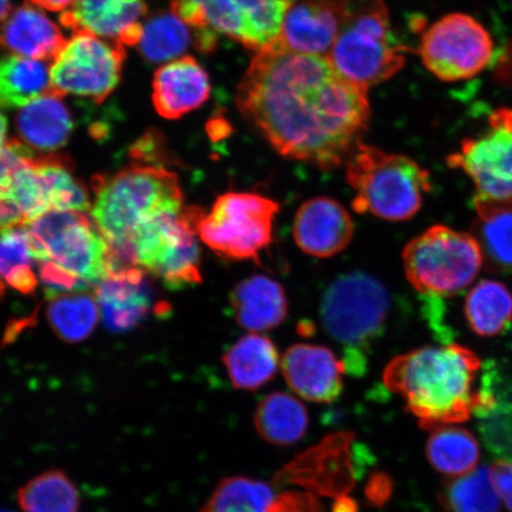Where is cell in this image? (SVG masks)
I'll return each instance as SVG.
<instances>
[{"mask_svg":"<svg viewBox=\"0 0 512 512\" xmlns=\"http://www.w3.org/2000/svg\"><path fill=\"white\" fill-rule=\"evenodd\" d=\"M349 211L329 197H315L299 207L293 220V239L299 249L315 258H331L354 238Z\"/></svg>","mask_w":512,"mask_h":512,"instance_id":"16","label":"cell"},{"mask_svg":"<svg viewBox=\"0 0 512 512\" xmlns=\"http://www.w3.org/2000/svg\"><path fill=\"white\" fill-rule=\"evenodd\" d=\"M402 261L415 290L437 298L469 288L485 264L475 236L439 224L409 241Z\"/></svg>","mask_w":512,"mask_h":512,"instance_id":"8","label":"cell"},{"mask_svg":"<svg viewBox=\"0 0 512 512\" xmlns=\"http://www.w3.org/2000/svg\"><path fill=\"white\" fill-rule=\"evenodd\" d=\"M32 3L40 8L49 11H66L76 0H31Z\"/></svg>","mask_w":512,"mask_h":512,"instance_id":"41","label":"cell"},{"mask_svg":"<svg viewBox=\"0 0 512 512\" xmlns=\"http://www.w3.org/2000/svg\"><path fill=\"white\" fill-rule=\"evenodd\" d=\"M125 48L89 32H74L51 63V91L102 104L119 85Z\"/></svg>","mask_w":512,"mask_h":512,"instance_id":"13","label":"cell"},{"mask_svg":"<svg viewBox=\"0 0 512 512\" xmlns=\"http://www.w3.org/2000/svg\"><path fill=\"white\" fill-rule=\"evenodd\" d=\"M278 202L252 192H227L210 213L202 210L197 221L198 238L221 258L258 261L271 245Z\"/></svg>","mask_w":512,"mask_h":512,"instance_id":"10","label":"cell"},{"mask_svg":"<svg viewBox=\"0 0 512 512\" xmlns=\"http://www.w3.org/2000/svg\"><path fill=\"white\" fill-rule=\"evenodd\" d=\"M464 311L475 334L496 337L512 323V294L501 281L480 280L467 292Z\"/></svg>","mask_w":512,"mask_h":512,"instance_id":"26","label":"cell"},{"mask_svg":"<svg viewBox=\"0 0 512 512\" xmlns=\"http://www.w3.org/2000/svg\"><path fill=\"white\" fill-rule=\"evenodd\" d=\"M271 486L246 477L221 480L198 512H268L274 501Z\"/></svg>","mask_w":512,"mask_h":512,"instance_id":"35","label":"cell"},{"mask_svg":"<svg viewBox=\"0 0 512 512\" xmlns=\"http://www.w3.org/2000/svg\"><path fill=\"white\" fill-rule=\"evenodd\" d=\"M482 415L485 416L482 430L486 443L492 451L512 462V402L499 403L496 399L495 405Z\"/></svg>","mask_w":512,"mask_h":512,"instance_id":"37","label":"cell"},{"mask_svg":"<svg viewBox=\"0 0 512 512\" xmlns=\"http://www.w3.org/2000/svg\"><path fill=\"white\" fill-rule=\"evenodd\" d=\"M418 54L435 78L444 82L467 81L490 66L494 60L495 42L477 18L453 12L425 30Z\"/></svg>","mask_w":512,"mask_h":512,"instance_id":"12","label":"cell"},{"mask_svg":"<svg viewBox=\"0 0 512 512\" xmlns=\"http://www.w3.org/2000/svg\"><path fill=\"white\" fill-rule=\"evenodd\" d=\"M475 234L492 270L512 271V206L477 214Z\"/></svg>","mask_w":512,"mask_h":512,"instance_id":"36","label":"cell"},{"mask_svg":"<svg viewBox=\"0 0 512 512\" xmlns=\"http://www.w3.org/2000/svg\"><path fill=\"white\" fill-rule=\"evenodd\" d=\"M492 479L496 485L502 502L512 512V462L509 460H498L490 467Z\"/></svg>","mask_w":512,"mask_h":512,"instance_id":"40","label":"cell"},{"mask_svg":"<svg viewBox=\"0 0 512 512\" xmlns=\"http://www.w3.org/2000/svg\"><path fill=\"white\" fill-rule=\"evenodd\" d=\"M255 428L267 443L288 446L298 443L309 428V413L302 402L286 393H272L259 403Z\"/></svg>","mask_w":512,"mask_h":512,"instance_id":"25","label":"cell"},{"mask_svg":"<svg viewBox=\"0 0 512 512\" xmlns=\"http://www.w3.org/2000/svg\"><path fill=\"white\" fill-rule=\"evenodd\" d=\"M4 281L2 279H0V299H2L3 297V294L5 292V285H4Z\"/></svg>","mask_w":512,"mask_h":512,"instance_id":"44","label":"cell"},{"mask_svg":"<svg viewBox=\"0 0 512 512\" xmlns=\"http://www.w3.org/2000/svg\"><path fill=\"white\" fill-rule=\"evenodd\" d=\"M387 288L373 275L344 274L324 293L320 320L334 341L343 345L347 371L361 374L366 369L363 351L380 337L389 315Z\"/></svg>","mask_w":512,"mask_h":512,"instance_id":"6","label":"cell"},{"mask_svg":"<svg viewBox=\"0 0 512 512\" xmlns=\"http://www.w3.org/2000/svg\"><path fill=\"white\" fill-rule=\"evenodd\" d=\"M441 496L448 512H499L503 504L490 467L452 478Z\"/></svg>","mask_w":512,"mask_h":512,"instance_id":"34","label":"cell"},{"mask_svg":"<svg viewBox=\"0 0 512 512\" xmlns=\"http://www.w3.org/2000/svg\"><path fill=\"white\" fill-rule=\"evenodd\" d=\"M339 27L338 0H293L281 25L279 46L292 53L326 57Z\"/></svg>","mask_w":512,"mask_h":512,"instance_id":"18","label":"cell"},{"mask_svg":"<svg viewBox=\"0 0 512 512\" xmlns=\"http://www.w3.org/2000/svg\"><path fill=\"white\" fill-rule=\"evenodd\" d=\"M210 92L207 70L192 56L165 63L153 78V105L165 119H179L197 110L206 104Z\"/></svg>","mask_w":512,"mask_h":512,"instance_id":"20","label":"cell"},{"mask_svg":"<svg viewBox=\"0 0 512 512\" xmlns=\"http://www.w3.org/2000/svg\"><path fill=\"white\" fill-rule=\"evenodd\" d=\"M35 165L46 189L50 211H81L91 208L89 196L70 169L67 158L49 153L35 157Z\"/></svg>","mask_w":512,"mask_h":512,"instance_id":"33","label":"cell"},{"mask_svg":"<svg viewBox=\"0 0 512 512\" xmlns=\"http://www.w3.org/2000/svg\"><path fill=\"white\" fill-rule=\"evenodd\" d=\"M200 208H185L179 220L169 228L153 254L146 272L156 275L170 288H182L202 281L197 221Z\"/></svg>","mask_w":512,"mask_h":512,"instance_id":"17","label":"cell"},{"mask_svg":"<svg viewBox=\"0 0 512 512\" xmlns=\"http://www.w3.org/2000/svg\"><path fill=\"white\" fill-rule=\"evenodd\" d=\"M236 104L279 155L329 171L347 164L370 120L368 89L326 57L283 47L255 54Z\"/></svg>","mask_w":512,"mask_h":512,"instance_id":"1","label":"cell"},{"mask_svg":"<svg viewBox=\"0 0 512 512\" xmlns=\"http://www.w3.org/2000/svg\"><path fill=\"white\" fill-rule=\"evenodd\" d=\"M230 305L236 322L249 332L277 328L288 310L284 287L266 275L242 280L230 294Z\"/></svg>","mask_w":512,"mask_h":512,"instance_id":"23","label":"cell"},{"mask_svg":"<svg viewBox=\"0 0 512 512\" xmlns=\"http://www.w3.org/2000/svg\"><path fill=\"white\" fill-rule=\"evenodd\" d=\"M50 91L47 62L17 55L0 59V107L23 108Z\"/></svg>","mask_w":512,"mask_h":512,"instance_id":"28","label":"cell"},{"mask_svg":"<svg viewBox=\"0 0 512 512\" xmlns=\"http://www.w3.org/2000/svg\"><path fill=\"white\" fill-rule=\"evenodd\" d=\"M145 0H76L62 12L64 28L85 31L105 40L133 47L143 34Z\"/></svg>","mask_w":512,"mask_h":512,"instance_id":"15","label":"cell"},{"mask_svg":"<svg viewBox=\"0 0 512 512\" xmlns=\"http://www.w3.org/2000/svg\"><path fill=\"white\" fill-rule=\"evenodd\" d=\"M482 362L460 344L424 347L393 358L383 373L390 392L425 430L464 424L495 405L496 396L479 383Z\"/></svg>","mask_w":512,"mask_h":512,"instance_id":"2","label":"cell"},{"mask_svg":"<svg viewBox=\"0 0 512 512\" xmlns=\"http://www.w3.org/2000/svg\"><path fill=\"white\" fill-rule=\"evenodd\" d=\"M6 133H8V121H6L4 114L0 112V156H2L6 143H8Z\"/></svg>","mask_w":512,"mask_h":512,"instance_id":"42","label":"cell"},{"mask_svg":"<svg viewBox=\"0 0 512 512\" xmlns=\"http://www.w3.org/2000/svg\"><path fill=\"white\" fill-rule=\"evenodd\" d=\"M0 512H11V511H8V510H0Z\"/></svg>","mask_w":512,"mask_h":512,"instance_id":"45","label":"cell"},{"mask_svg":"<svg viewBox=\"0 0 512 512\" xmlns=\"http://www.w3.org/2000/svg\"><path fill=\"white\" fill-rule=\"evenodd\" d=\"M285 380L300 398L316 403L335 402L343 392L345 363L322 345L294 344L281 360Z\"/></svg>","mask_w":512,"mask_h":512,"instance_id":"14","label":"cell"},{"mask_svg":"<svg viewBox=\"0 0 512 512\" xmlns=\"http://www.w3.org/2000/svg\"><path fill=\"white\" fill-rule=\"evenodd\" d=\"M94 195L93 220L121 262L145 222L162 210L184 206L177 175L157 165H132L96 177Z\"/></svg>","mask_w":512,"mask_h":512,"instance_id":"3","label":"cell"},{"mask_svg":"<svg viewBox=\"0 0 512 512\" xmlns=\"http://www.w3.org/2000/svg\"><path fill=\"white\" fill-rule=\"evenodd\" d=\"M22 512H80L81 496L73 479L61 470H49L18 490Z\"/></svg>","mask_w":512,"mask_h":512,"instance_id":"32","label":"cell"},{"mask_svg":"<svg viewBox=\"0 0 512 512\" xmlns=\"http://www.w3.org/2000/svg\"><path fill=\"white\" fill-rule=\"evenodd\" d=\"M63 98L50 91L19 111L16 119L18 140L32 152L49 155L68 143L74 123Z\"/></svg>","mask_w":512,"mask_h":512,"instance_id":"22","label":"cell"},{"mask_svg":"<svg viewBox=\"0 0 512 512\" xmlns=\"http://www.w3.org/2000/svg\"><path fill=\"white\" fill-rule=\"evenodd\" d=\"M268 512H322L317 499L305 492H286L275 497Z\"/></svg>","mask_w":512,"mask_h":512,"instance_id":"39","label":"cell"},{"mask_svg":"<svg viewBox=\"0 0 512 512\" xmlns=\"http://www.w3.org/2000/svg\"><path fill=\"white\" fill-rule=\"evenodd\" d=\"M236 389L256 390L274 379L281 366L277 347L261 332H249L222 358Z\"/></svg>","mask_w":512,"mask_h":512,"instance_id":"24","label":"cell"},{"mask_svg":"<svg viewBox=\"0 0 512 512\" xmlns=\"http://www.w3.org/2000/svg\"><path fill=\"white\" fill-rule=\"evenodd\" d=\"M341 27L326 59L343 78L369 89L405 66L383 0H338Z\"/></svg>","mask_w":512,"mask_h":512,"instance_id":"4","label":"cell"},{"mask_svg":"<svg viewBox=\"0 0 512 512\" xmlns=\"http://www.w3.org/2000/svg\"><path fill=\"white\" fill-rule=\"evenodd\" d=\"M37 273L42 285L46 288L48 297L56 296V294L82 292L89 288L85 281L48 260L38 261Z\"/></svg>","mask_w":512,"mask_h":512,"instance_id":"38","label":"cell"},{"mask_svg":"<svg viewBox=\"0 0 512 512\" xmlns=\"http://www.w3.org/2000/svg\"><path fill=\"white\" fill-rule=\"evenodd\" d=\"M427 440L428 462L440 473L456 478L478 467L480 447L475 435L457 425L431 431Z\"/></svg>","mask_w":512,"mask_h":512,"instance_id":"29","label":"cell"},{"mask_svg":"<svg viewBox=\"0 0 512 512\" xmlns=\"http://www.w3.org/2000/svg\"><path fill=\"white\" fill-rule=\"evenodd\" d=\"M293 0H172L171 10L195 31L196 49L213 53L217 38L261 51L278 46Z\"/></svg>","mask_w":512,"mask_h":512,"instance_id":"7","label":"cell"},{"mask_svg":"<svg viewBox=\"0 0 512 512\" xmlns=\"http://www.w3.org/2000/svg\"><path fill=\"white\" fill-rule=\"evenodd\" d=\"M144 272L139 267L125 266L95 286L102 319L111 331L136 328L152 312L155 302Z\"/></svg>","mask_w":512,"mask_h":512,"instance_id":"19","label":"cell"},{"mask_svg":"<svg viewBox=\"0 0 512 512\" xmlns=\"http://www.w3.org/2000/svg\"><path fill=\"white\" fill-rule=\"evenodd\" d=\"M11 14V0H0V22H4Z\"/></svg>","mask_w":512,"mask_h":512,"instance_id":"43","label":"cell"},{"mask_svg":"<svg viewBox=\"0 0 512 512\" xmlns=\"http://www.w3.org/2000/svg\"><path fill=\"white\" fill-rule=\"evenodd\" d=\"M34 243L28 226L0 230V279L22 294L35 293L40 278Z\"/></svg>","mask_w":512,"mask_h":512,"instance_id":"30","label":"cell"},{"mask_svg":"<svg viewBox=\"0 0 512 512\" xmlns=\"http://www.w3.org/2000/svg\"><path fill=\"white\" fill-rule=\"evenodd\" d=\"M347 182L355 191L352 208L358 214L402 222L419 213L432 190L428 170L414 159L361 144L347 164Z\"/></svg>","mask_w":512,"mask_h":512,"instance_id":"5","label":"cell"},{"mask_svg":"<svg viewBox=\"0 0 512 512\" xmlns=\"http://www.w3.org/2000/svg\"><path fill=\"white\" fill-rule=\"evenodd\" d=\"M137 47L146 61L169 63L196 48V34L174 11H162L143 23Z\"/></svg>","mask_w":512,"mask_h":512,"instance_id":"27","label":"cell"},{"mask_svg":"<svg viewBox=\"0 0 512 512\" xmlns=\"http://www.w3.org/2000/svg\"><path fill=\"white\" fill-rule=\"evenodd\" d=\"M51 328L62 341L80 343L93 334L100 317L98 300L86 291L48 297Z\"/></svg>","mask_w":512,"mask_h":512,"instance_id":"31","label":"cell"},{"mask_svg":"<svg viewBox=\"0 0 512 512\" xmlns=\"http://www.w3.org/2000/svg\"><path fill=\"white\" fill-rule=\"evenodd\" d=\"M27 226L38 261L54 262L89 287L126 266L94 220L81 211H49Z\"/></svg>","mask_w":512,"mask_h":512,"instance_id":"9","label":"cell"},{"mask_svg":"<svg viewBox=\"0 0 512 512\" xmlns=\"http://www.w3.org/2000/svg\"><path fill=\"white\" fill-rule=\"evenodd\" d=\"M64 43L59 25L32 2L12 11L0 27V48L27 59L54 60Z\"/></svg>","mask_w":512,"mask_h":512,"instance_id":"21","label":"cell"},{"mask_svg":"<svg viewBox=\"0 0 512 512\" xmlns=\"http://www.w3.org/2000/svg\"><path fill=\"white\" fill-rule=\"evenodd\" d=\"M446 160L471 179L477 214L512 206V107L492 111L484 131L465 138Z\"/></svg>","mask_w":512,"mask_h":512,"instance_id":"11","label":"cell"}]
</instances>
